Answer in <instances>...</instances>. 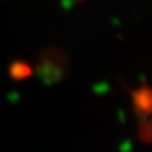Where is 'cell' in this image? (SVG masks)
Wrapping results in <instances>:
<instances>
[]
</instances>
